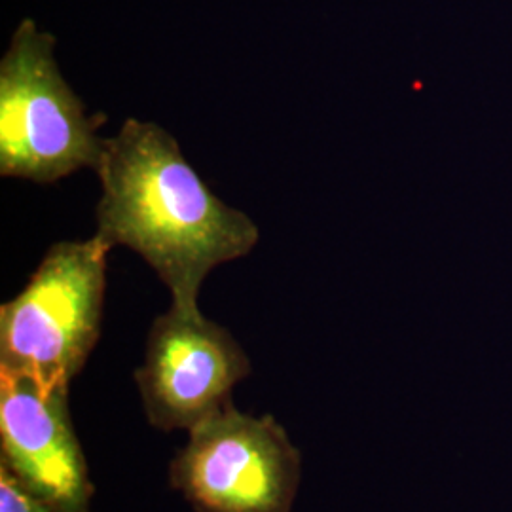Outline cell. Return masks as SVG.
Wrapping results in <instances>:
<instances>
[{
    "label": "cell",
    "instance_id": "5",
    "mask_svg": "<svg viewBox=\"0 0 512 512\" xmlns=\"http://www.w3.org/2000/svg\"><path fill=\"white\" fill-rule=\"evenodd\" d=\"M251 370L249 355L230 330L200 308L171 304L148 330L135 382L150 425L192 431L232 404L234 387Z\"/></svg>",
    "mask_w": 512,
    "mask_h": 512
},
{
    "label": "cell",
    "instance_id": "2",
    "mask_svg": "<svg viewBox=\"0 0 512 512\" xmlns=\"http://www.w3.org/2000/svg\"><path fill=\"white\" fill-rule=\"evenodd\" d=\"M110 251L97 234L48 249L23 291L0 308V370L44 391L71 389L101 336Z\"/></svg>",
    "mask_w": 512,
    "mask_h": 512
},
{
    "label": "cell",
    "instance_id": "7",
    "mask_svg": "<svg viewBox=\"0 0 512 512\" xmlns=\"http://www.w3.org/2000/svg\"><path fill=\"white\" fill-rule=\"evenodd\" d=\"M0 512H67L31 494L0 467Z\"/></svg>",
    "mask_w": 512,
    "mask_h": 512
},
{
    "label": "cell",
    "instance_id": "1",
    "mask_svg": "<svg viewBox=\"0 0 512 512\" xmlns=\"http://www.w3.org/2000/svg\"><path fill=\"white\" fill-rule=\"evenodd\" d=\"M95 171L97 236L141 256L175 306L198 308L205 277L249 255L260 239L255 220L219 200L154 122L128 118L105 139Z\"/></svg>",
    "mask_w": 512,
    "mask_h": 512
},
{
    "label": "cell",
    "instance_id": "3",
    "mask_svg": "<svg viewBox=\"0 0 512 512\" xmlns=\"http://www.w3.org/2000/svg\"><path fill=\"white\" fill-rule=\"evenodd\" d=\"M55 37L23 19L0 61V175L55 183L82 167L95 169L107 137L67 84L54 55Z\"/></svg>",
    "mask_w": 512,
    "mask_h": 512
},
{
    "label": "cell",
    "instance_id": "6",
    "mask_svg": "<svg viewBox=\"0 0 512 512\" xmlns=\"http://www.w3.org/2000/svg\"><path fill=\"white\" fill-rule=\"evenodd\" d=\"M0 467L55 507L90 512L92 480L74 433L69 389L44 391L0 370Z\"/></svg>",
    "mask_w": 512,
    "mask_h": 512
},
{
    "label": "cell",
    "instance_id": "4",
    "mask_svg": "<svg viewBox=\"0 0 512 512\" xmlns=\"http://www.w3.org/2000/svg\"><path fill=\"white\" fill-rule=\"evenodd\" d=\"M188 433L169 482L194 511L293 512L302 458L272 416L228 404Z\"/></svg>",
    "mask_w": 512,
    "mask_h": 512
}]
</instances>
